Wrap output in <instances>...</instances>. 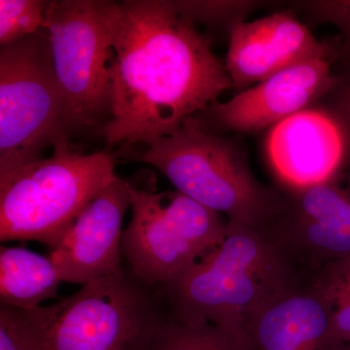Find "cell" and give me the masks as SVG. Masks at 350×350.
Masks as SVG:
<instances>
[{
  "label": "cell",
  "mask_w": 350,
  "mask_h": 350,
  "mask_svg": "<svg viewBox=\"0 0 350 350\" xmlns=\"http://www.w3.org/2000/svg\"><path fill=\"white\" fill-rule=\"evenodd\" d=\"M298 278L260 228L228 221L223 243L162 286L174 319L241 330L269 298Z\"/></svg>",
  "instance_id": "2"
},
{
  "label": "cell",
  "mask_w": 350,
  "mask_h": 350,
  "mask_svg": "<svg viewBox=\"0 0 350 350\" xmlns=\"http://www.w3.org/2000/svg\"><path fill=\"white\" fill-rule=\"evenodd\" d=\"M275 190L271 213L259 228L299 275L350 258V165L312 187Z\"/></svg>",
  "instance_id": "9"
},
{
  "label": "cell",
  "mask_w": 350,
  "mask_h": 350,
  "mask_svg": "<svg viewBox=\"0 0 350 350\" xmlns=\"http://www.w3.org/2000/svg\"><path fill=\"white\" fill-rule=\"evenodd\" d=\"M150 350H255L245 329L230 330L213 325H190L163 317Z\"/></svg>",
  "instance_id": "16"
},
{
  "label": "cell",
  "mask_w": 350,
  "mask_h": 350,
  "mask_svg": "<svg viewBox=\"0 0 350 350\" xmlns=\"http://www.w3.org/2000/svg\"><path fill=\"white\" fill-rule=\"evenodd\" d=\"M229 39L225 66L238 93L297 64L340 52V38L317 40L291 11L236 23Z\"/></svg>",
  "instance_id": "11"
},
{
  "label": "cell",
  "mask_w": 350,
  "mask_h": 350,
  "mask_svg": "<svg viewBox=\"0 0 350 350\" xmlns=\"http://www.w3.org/2000/svg\"><path fill=\"white\" fill-rule=\"evenodd\" d=\"M68 138L49 43L32 34L0 51V177Z\"/></svg>",
  "instance_id": "8"
},
{
  "label": "cell",
  "mask_w": 350,
  "mask_h": 350,
  "mask_svg": "<svg viewBox=\"0 0 350 350\" xmlns=\"http://www.w3.org/2000/svg\"><path fill=\"white\" fill-rule=\"evenodd\" d=\"M315 105L326 109L342 126L349 142L350 165V62H336L333 85Z\"/></svg>",
  "instance_id": "22"
},
{
  "label": "cell",
  "mask_w": 350,
  "mask_h": 350,
  "mask_svg": "<svg viewBox=\"0 0 350 350\" xmlns=\"http://www.w3.org/2000/svg\"><path fill=\"white\" fill-rule=\"evenodd\" d=\"M121 6L103 135L110 146H149L204 112L232 84L211 39L176 1L133 0Z\"/></svg>",
  "instance_id": "1"
},
{
  "label": "cell",
  "mask_w": 350,
  "mask_h": 350,
  "mask_svg": "<svg viewBox=\"0 0 350 350\" xmlns=\"http://www.w3.org/2000/svg\"><path fill=\"white\" fill-rule=\"evenodd\" d=\"M54 153L0 177V239L56 247L85 208L118 176L111 152L75 153L68 138Z\"/></svg>",
  "instance_id": "3"
},
{
  "label": "cell",
  "mask_w": 350,
  "mask_h": 350,
  "mask_svg": "<svg viewBox=\"0 0 350 350\" xmlns=\"http://www.w3.org/2000/svg\"><path fill=\"white\" fill-rule=\"evenodd\" d=\"M310 278L328 303L338 335L350 345V287L327 267Z\"/></svg>",
  "instance_id": "18"
},
{
  "label": "cell",
  "mask_w": 350,
  "mask_h": 350,
  "mask_svg": "<svg viewBox=\"0 0 350 350\" xmlns=\"http://www.w3.org/2000/svg\"><path fill=\"white\" fill-rule=\"evenodd\" d=\"M182 12L193 22L224 25L230 29L248 14L262 5L261 1H176Z\"/></svg>",
  "instance_id": "20"
},
{
  "label": "cell",
  "mask_w": 350,
  "mask_h": 350,
  "mask_svg": "<svg viewBox=\"0 0 350 350\" xmlns=\"http://www.w3.org/2000/svg\"><path fill=\"white\" fill-rule=\"evenodd\" d=\"M255 350H347L334 327L330 308L310 276L273 295L248 320Z\"/></svg>",
  "instance_id": "14"
},
{
  "label": "cell",
  "mask_w": 350,
  "mask_h": 350,
  "mask_svg": "<svg viewBox=\"0 0 350 350\" xmlns=\"http://www.w3.org/2000/svg\"><path fill=\"white\" fill-rule=\"evenodd\" d=\"M0 350H46L25 310L0 306Z\"/></svg>",
  "instance_id": "21"
},
{
  "label": "cell",
  "mask_w": 350,
  "mask_h": 350,
  "mask_svg": "<svg viewBox=\"0 0 350 350\" xmlns=\"http://www.w3.org/2000/svg\"><path fill=\"white\" fill-rule=\"evenodd\" d=\"M130 196L133 216L122 253L142 284H165L224 241V216L178 191L157 193L131 185Z\"/></svg>",
  "instance_id": "7"
},
{
  "label": "cell",
  "mask_w": 350,
  "mask_h": 350,
  "mask_svg": "<svg viewBox=\"0 0 350 350\" xmlns=\"http://www.w3.org/2000/svg\"><path fill=\"white\" fill-rule=\"evenodd\" d=\"M313 24H330L340 31L338 62H350V0L295 2Z\"/></svg>",
  "instance_id": "19"
},
{
  "label": "cell",
  "mask_w": 350,
  "mask_h": 350,
  "mask_svg": "<svg viewBox=\"0 0 350 350\" xmlns=\"http://www.w3.org/2000/svg\"><path fill=\"white\" fill-rule=\"evenodd\" d=\"M137 161L160 170L176 191L229 222L260 227L275 202V189L255 178L238 145L202 130L194 117L147 146Z\"/></svg>",
  "instance_id": "4"
},
{
  "label": "cell",
  "mask_w": 350,
  "mask_h": 350,
  "mask_svg": "<svg viewBox=\"0 0 350 350\" xmlns=\"http://www.w3.org/2000/svg\"><path fill=\"white\" fill-rule=\"evenodd\" d=\"M121 3L100 0L48 2L42 29L64 108L68 133L107 123L109 64Z\"/></svg>",
  "instance_id": "5"
},
{
  "label": "cell",
  "mask_w": 350,
  "mask_h": 350,
  "mask_svg": "<svg viewBox=\"0 0 350 350\" xmlns=\"http://www.w3.org/2000/svg\"><path fill=\"white\" fill-rule=\"evenodd\" d=\"M336 275L350 287V258L326 265Z\"/></svg>",
  "instance_id": "23"
},
{
  "label": "cell",
  "mask_w": 350,
  "mask_h": 350,
  "mask_svg": "<svg viewBox=\"0 0 350 350\" xmlns=\"http://www.w3.org/2000/svg\"><path fill=\"white\" fill-rule=\"evenodd\" d=\"M338 54L297 64L231 100L215 101L194 118L207 133H257L312 107L331 89Z\"/></svg>",
  "instance_id": "10"
},
{
  "label": "cell",
  "mask_w": 350,
  "mask_h": 350,
  "mask_svg": "<svg viewBox=\"0 0 350 350\" xmlns=\"http://www.w3.org/2000/svg\"><path fill=\"white\" fill-rule=\"evenodd\" d=\"M61 282L49 257L22 247L0 248L1 305L34 310L57 298Z\"/></svg>",
  "instance_id": "15"
},
{
  "label": "cell",
  "mask_w": 350,
  "mask_h": 350,
  "mask_svg": "<svg viewBox=\"0 0 350 350\" xmlns=\"http://www.w3.org/2000/svg\"><path fill=\"white\" fill-rule=\"evenodd\" d=\"M48 2L39 0L0 1V45H10L38 33L45 21Z\"/></svg>",
  "instance_id": "17"
},
{
  "label": "cell",
  "mask_w": 350,
  "mask_h": 350,
  "mask_svg": "<svg viewBox=\"0 0 350 350\" xmlns=\"http://www.w3.org/2000/svg\"><path fill=\"white\" fill-rule=\"evenodd\" d=\"M347 350H350V345H349V349H347Z\"/></svg>",
  "instance_id": "24"
},
{
  "label": "cell",
  "mask_w": 350,
  "mask_h": 350,
  "mask_svg": "<svg viewBox=\"0 0 350 350\" xmlns=\"http://www.w3.org/2000/svg\"><path fill=\"white\" fill-rule=\"evenodd\" d=\"M25 312L46 350H150L163 319L144 284L123 271Z\"/></svg>",
  "instance_id": "6"
},
{
  "label": "cell",
  "mask_w": 350,
  "mask_h": 350,
  "mask_svg": "<svg viewBox=\"0 0 350 350\" xmlns=\"http://www.w3.org/2000/svg\"><path fill=\"white\" fill-rule=\"evenodd\" d=\"M131 185L118 177L83 211L51 251L48 257L62 282L84 285L122 271V227L131 207Z\"/></svg>",
  "instance_id": "13"
},
{
  "label": "cell",
  "mask_w": 350,
  "mask_h": 350,
  "mask_svg": "<svg viewBox=\"0 0 350 350\" xmlns=\"http://www.w3.org/2000/svg\"><path fill=\"white\" fill-rule=\"evenodd\" d=\"M266 153L278 185L301 189L323 183L344 169L349 147L335 117L313 105L269 129Z\"/></svg>",
  "instance_id": "12"
}]
</instances>
